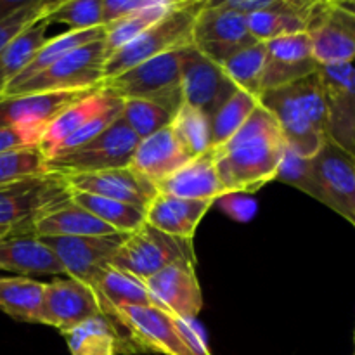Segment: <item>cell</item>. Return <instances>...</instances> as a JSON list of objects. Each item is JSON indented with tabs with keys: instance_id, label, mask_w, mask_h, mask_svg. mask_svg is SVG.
Wrapping results in <instances>:
<instances>
[{
	"instance_id": "d6a6232c",
	"label": "cell",
	"mask_w": 355,
	"mask_h": 355,
	"mask_svg": "<svg viewBox=\"0 0 355 355\" xmlns=\"http://www.w3.org/2000/svg\"><path fill=\"white\" fill-rule=\"evenodd\" d=\"M49 26L51 24H49L44 10V14L38 19H35L28 28H24L19 35H16L6 45V49L0 52V71L6 76L7 83L16 78L30 64L31 59L37 55V52L44 47L45 42H47L45 31H47Z\"/></svg>"
},
{
	"instance_id": "8992f818",
	"label": "cell",
	"mask_w": 355,
	"mask_h": 355,
	"mask_svg": "<svg viewBox=\"0 0 355 355\" xmlns=\"http://www.w3.org/2000/svg\"><path fill=\"white\" fill-rule=\"evenodd\" d=\"M106 42L97 40L75 49L49 66L38 75L19 85L7 87L3 96L40 92H66V90L99 89L104 83L106 66Z\"/></svg>"
},
{
	"instance_id": "4fadbf2b",
	"label": "cell",
	"mask_w": 355,
	"mask_h": 355,
	"mask_svg": "<svg viewBox=\"0 0 355 355\" xmlns=\"http://www.w3.org/2000/svg\"><path fill=\"white\" fill-rule=\"evenodd\" d=\"M328 141L355 158V64H329L319 68Z\"/></svg>"
},
{
	"instance_id": "30bf717a",
	"label": "cell",
	"mask_w": 355,
	"mask_h": 355,
	"mask_svg": "<svg viewBox=\"0 0 355 355\" xmlns=\"http://www.w3.org/2000/svg\"><path fill=\"white\" fill-rule=\"evenodd\" d=\"M257 44L248 26V17L234 10H225L207 0L193 28V47L217 64Z\"/></svg>"
},
{
	"instance_id": "bcb514c9",
	"label": "cell",
	"mask_w": 355,
	"mask_h": 355,
	"mask_svg": "<svg viewBox=\"0 0 355 355\" xmlns=\"http://www.w3.org/2000/svg\"><path fill=\"white\" fill-rule=\"evenodd\" d=\"M222 210L227 211L231 217L238 218V220L246 222L253 217L255 214V203L245 194H227V196L220 198Z\"/></svg>"
},
{
	"instance_id": "cb8c5ba5",
	"label": "cell",
	"mask_w": 355,
	"mask_h": 355,
	"mask_svg": "<svg viewBox=\"0 0 355 355\" xmlns=\"http://www.w3.org/2000/svg\"><path fill=\"white\" fill-rule=\"evenodd\" d=\"M189 156L177 141L172 127L141 139L132 156V168L151 182L158 184L189 162Z\"/></svg>"
},
{
	"instance_id": "681fc988",
	"label": "cell",
	"mask_w": 355,
	"mask_h": 355,
	"mask_svg": "<svg viewBox=\"0 0 355 355\" xmlns=\"http://www.w3.org/2000/svg\"><path fill=\"white\" fill-rule=\"evenodd\" d=\"M10 236H16V234H14V232L10 231V229H3V227H0V241H3V239L10 238Z\"/></svg>"
},
{
	"instance_id": "ba28073f",
	"label": "cell",
	"mask_w": 355,
	"mask_h": 355,
	"mask_svg": "<svg viewBox=\"0 0 355 355\" xmlns=\"http://www.w3.org/2000/svg\"><path fill=\"white\" fill-rule=\"evenodd\" d=\"M139 141L141 139L120 118L107 130H104L87 144L73 151L47 158L45 166H47V172L62 177L123 168V166H130Z\"/></svg>"
},
{
	"instance_id": "44dd1931",
	"label": "cell",
	"mask_w": 355,
	"mask_h": 355,
	"mask_svg": "<svg viewBox=\"0 0 355 355\" xmlns=\"http://www.w3.org/2000/svg\"><path fill=\"white\" fill-rule=\"evenodd\" d=\"M159 193L196 201H218L227 196L215 166L214 148L189 159L177 172L156 184Z\"/></svg>"
},
{
	"instance_id": "f546056e",
	"label": "cell",
	"mask_w": 355,
	"mask_h": 355,
	"mask_svg": "<svg viewBox=\"0 0 355 355\" xmlns=\"http://www.w3.org/2000/svg\"><path fill=\"white\" fill-rule=\"evenodd\" d=\"M107 92L101 87L96 94L89 97H83L78 103L66 107L61 114L54 118L45 128L44 139L40 142V151L44 153L45 158H51L55 151L62 146V142L75 134L92 114H96L106 103Z\"/></svg>"
},
{
	"instance_id": "74e56055",
	"label": "cell",
	"mask_w": 355,
	"mask_h": 355,
	"mask_svg": "<svg viewBox=\"0 0 355 355\" xmlns=\"http://www.w3.org/2000/svg\"><path fill=\"white\" fill-rule=\"evenodd\" d=\"M45 17L49 24H66L68 31L103 26L101 0H49Z\"/></svg>"
},
{
	"instance_id": "8fae6325",
	"label": "cell",
	"mask_w": 355,
	"mask_h": 355,
	"mask_svg": "<svg viewBox=\"0 0 355 355\" xmlns=\"http://www.w3.org/2000/svg\"><path fill=\"white\" fill-rule=\"evenodd\" d=\"M315 196L319 203L355 227V158L326 141L311 158Z\"/></svg>"
},
{
	"instance_id": "d4e9b609",
	"label": "cell",
	"mask_w": 355,
	"mask_h": 355,
	"mask_svg": "<svg viewBox=\"0 0 355 355\" xmlns=\"http://www.w3.org/2000/svg\"><path fill=\"white\" fill-rule=\"evenodd\" d=\"M211 207V201L184 200L158 193V196L146 208V222L165 234L193 239L198 225Z\"/></svg>"
},
{
	"instance_id": "7dc6e473",
	"label": "cell",
	"mask_w": 355,
	"mask_h": 355,
	"mask_svg": "<svg viewBox=\"0 0 355 355\" xmlns=\"http://www.w3.org/2000/svg\"><path fill=\"white\" fill-rule=\"evenodd\" d=\"M24 2H26V0H21V2H9V0H0V21H2L3 17L9 16V14L16 12L19 7L24 6Z\"/></svg>"
},
{
	"instance_id": "816d5d0a",
	"label": "cell",
	"mask_w": 355,
	"mask_h": 355,
	"mask_svg": "<svg viewBox=\"0 0 355 355\" xmlns=\"http://www.w3.org/2000/svg\"><path fill=\"white\" fill-rule=\"evenodd\" d=\"M354 340H355V336H354Z\"/></svg>"
},
{
	"instance_id": "b9f144b4",
	"label": "cell",
	"mask_w": 355,
	"mask_h": 355,
	"mask_svg": "<svg viewBox=\"0 0 355 355\" xmlns=\"http://www.w3.org/2000/svg\"><path fill=\"white\" fill-rule=\"evenodd\" d=\"M47 2L49 0H26L24 6L19 7L16 12L9 14L0 21V52L16 35H19L24 28L30 26L35 19L44 14Z\"/></svg>"
},
{
	"instance_id": "d590c367",
	"label": "cell",
	"mask_w": 355,
	"mask_h": 355,
	"mask_svg": "<svg viewBox=\"0 0 355 355\" xmlns=\"http://www.w3.org/2000/svg\"><path fill=\"white\" fill-rule=\"evenodd\" d=\"M173 134L191 159L211 149V121L205 113L189 104H182L173 116Z\"/></svg>"
},
{
	"instance_id": "f907efd6",
	"label": "cell",
	"mask_w": 355,
	"mask_h": 355,
	"mask_svg": "<svg viewBox=\"0 0 355 355\" xmlns=\"http://www.w3.org/2000/svg\"><path fill=\"white\" fill-rule=\"evenodd\" d=\"M6 87H7V80H6V76H3V73L0 71V97L3 96V90H6Z\"/></svg>"
},
{
	"instance_id": "4316f807",
	"label": "cell",
	"mask_w": 355,
	"mask_h": 355,
	"mask_svg": "<svg viewBox=\"0 0 355 355\" xmlns=\"http://www.w3.org/2000/svg\"><path fill=\"white\" fill-rule=\"evenodd\" d=\"M90 288L96 293L103 314L121 307H149L156 305L144 281L110 263L104 267Z\"/></svg>"
},
{
	"instance_id": "ac0fdd59",
	"label": "cell",
	"mask_w": 355,
	"mask_h": 355,
	"mask_svg": "<svg viewBox=\"0 0 355 355\" xmlns=\"http://www.w3.org/2000/svg\"><path fill=\"white\" fill-rule=\"evenodd\" d=\"M99 314H103L99 300L87 284L71 277L45 283L44 324L66 333Z\"/></svg>"
},
{
	"instance_id": "f35d334b",
	"label": "cell",
	"mask_w": 355,
	"mask_h": 355,
	"mask_svg": "<svg viewBox=\"0 0 355 355\" xmlns=\"http://www.w3.org/2000/svg\"><path fill=\"white\" fill-rule=\"evenodd\" d=\"M121 120L139 139H146L163 128L170 127L173 114L165 107L142 99H123Z\"/></svg>"
},
{
	"instance_id": "60d3db41",
	"label": "cell",
	"mask_w": 355,
	"mask_h": 355,
	"mask_svg": "<svg viewBox=\"0 0 355 355\" xmlns=\"http://www.w3.org/2000/svg\"><path fill=\"white\" fill-rule=\"evenodd\" d=\"M276 180L288 184V186L295 187V189L302 191L307 196H315V184L314 177H312V165L311 158L300 156L286 146L283 159H281L279 170H277Z\"/></svg>"
},
{
	"instance_id": "f1b7e54d",
	"label": "cell",
	"mask_w": 355,
	"mask_h": 355,
	"mask_svg": "<svg viewBox=\"0 0 355 355\" xmlns=\"http://www.w3.org/2000/svg\"><path fill=\"white\" fill-rule=\"evenodd\" d=\"M44 288L30 277H0V311L14 321L44 324Z\"/></svg>"
},
{
	"instance_id": "7402d4cb",
	"label": "cell",
	"mask_w": 355,
	"mask_h": 355,
	"mask_svg": "<svg viewBox=\"0 0 355 355\" xmlns=\"http://www.w3.org/2000/svg\"><path fill=\"white\" fill-rule=\"evenodd\" d=\"M61 335L64 336L71 355L139 354L127 331L104 314L96 315Z\"/></svg>"
},
{
	"instance_id": "6da1fadb",
	"label": "cell",
	"mask_w": 355,
	"mask_h": 355,
	"mask_svg": "<svg viewBox=\"0 0 355 355\" xmlns=\"http://www.w3.org/2000/svg\"><path fill=\"white\" fill-rule=\"evenodd\" d=\"M286 151L281 128L263 106L222 146L214 148L218 179L227 194H252L276 180Z\"/></svg>"
},
{
	"instance_id": "e0dca14e",
	"label": "cell",
	"mask_w": 355,
	"mask_h": 355,
	"mask_svg": "<svg viewBox=\"0 0 355 355\" xmlns=\"http://www.w3.org/2000/svg\"><path fill=\"white\" fill-rule=\"evenodd\" d=\"M68 186L75 193H89L107 200L132 205L135 208H146L158 196V187L155 182L139 173L132 166L123 168L104 170L96 173H82V175L64 177Z\"/></svg>"
},
{
	"instance_id": "f5cc1de1",
	"label": "cell",
	"mask_w": 355,
	"mask_h": 355,
	"mask_svg": "<svg viewBox=\"0 0 355 355\" xmlns=\"http://www.w3.org/2000/svg\"><path fill=\"white\" fill-rule=\"evenodd\" d=\"M354 355H355V354H354Z\"/></svg>"
},
{
	"instance_id": "5bb4252c",
	"label": "cell",
	"mask_w": 355,
	"mask_h": 355,
	"mask_svg": "<svg viewBox=\"0 0 355 355\" xmlns=\"http://www.w3.org/2000/svg\"><path fill=\"white\" fill-rule=\"evenodd\" d=\"M130 234V232H128ZM127 234L114 232L110 236H83V238H38L52 250L61 262L66 277L90 284L97 274L110 266L114 253L123 245Z\"/></svg>"
},
{
	"instance_id": "9c48e42d",
	"label": "cell",
	"mask_w": 355,
	"mask_h": 355,
	"mask_svg": "<svg viewBox=\"0 0 355 355\" xmlns=\"http://www.w3.org/2000/svg\"><path fill=\"white\" fill-rule=\"evenodd\" d=\"M305 33L321 66L354 64L355 14L338 0H314Z\"/></svg>"
},
{
	"instance_id": "f6af8a7d",
	"label": "cell",
	"mask_w": 355,
	"mask_h": 355,
	"mask_svg": "<svg viewBox=\"0 0 355 355\" xmlns=\"http://www.w3.org/2000/svg\"><path fill=\"white\" fill-rule=\"evenodd\" d=\"M151 0H101L103 10V26L114 23V21L127 17L128 14L149 6Z\"/></svg>"
},
{
	"instance_id": "8d00e7d4",
	"label": "cell",
	"mask_w": 355,
	"mask_h": 355,
	"mask_svg": "<svg viewBox=\"0 0 355 355\" xmlns=\"http://www.w3.org/2000/svg\"><path fill=\"white\" fill-rule=\"evenodd\" d=\"M259 104V97L245 90H236L211 116V146L217 148L227 142L246 123Z\"/></svg>"
},
{
	"instance_id": "d6986e66",
	"label": "cell",
	"mask_w": 355,
	"mask_h": 355,
	"mask_svg": "<svg viewBox=\"0 0 355 355\" xmlns=\"http://www.w3.org/2000/svg\"><path fill=\"white\" fill-rule=\"evenodd\" d=\"M266 68H263L262 92L290 85L319 71L311 38L307 33L288 35L267 42Z\"/></svg>"
},
{
	"instance_id": "ee69618b",
	"label": "cell",
	"mask_w": 355,
	"mask_h": 355,
	"mask_svg": "<svg viewBox=\"0 0 355 355\" xmlns=\"http://www.w3.org/2000/svg\"><path fill=\"white\" fill-rule=\"evenodd\" d=\"M177 328H179L180 336H182L184 343H186L187 350L191 355H211L208 343L205 340L203 331L200 326L196 324V319H179L175 318Z\"/></svg>"
},
{
	"instance_id": "836d02e7",
	"label": "cell",
	"mask_w": 355,
	"mask_h": 355,
	"mask_svg": "<svg viewBox=\"0 0 355 355\" xmlns=\"http://www.w3.org/2000/svg\"><path fill=\"white\" fill-rule=\"evenodd\" d=\"M71 200L78 207L92 214L104 224L111 225L118 232H134L146 222V211L141 208H135L132 205L120 203V201L107 200V198L97 196L89 193H75L73 191Z\"/></svg>"
},
{
	"instance_id": "5b68a950",
	"label": "cell",
	"mask_w": 355,
	"mask_h": 355,
	"mask_svg": "<svg viewBox=\"0 0 355 355\" xmlns=\"http://www.w3.org/2000/svg\"><path fill=\"white\" fill-rule=\"evenodd\" d=\"M186 49L153 58L114 78L104 80L103 89L121 99H142L155 103L175 116L184 104L182 62Z\"/></svg>"
},
{
	"instance_id": "9a60e30c",
	"label": "cell",
	"mask_w": 355,
	"mask_h": 355,
	"mask_svg": "<svg viewBox=\"0 0 355 355\" xmlns=\"http://www.w3.org/2000/svg\"><path fill=\"white\" fill-rule=\"evenodd\" d=\"M239 90L220 64L205 58L191 45L182 62L184 104L196 107L211 120L218 107Z\"/></svg>"
},
{
	"instance_id": "83f0119b",
	"label": "cell",
	"mask_w": 355,
	"mask_h": 355,
	"mask_svg": "<svg viewBox=\"0 0 355 355\" xmlns=\"http://www.w3.org/2000/svg\"><path fill=\"white\" fill-rule=\"evenodd\" d=\"M114 232L118 231L83 210L73 200L42 217L31 227V236L37 238H83V236H110Z\"/></svg>"
},
{
	"instance_id": "603a6c76",
	"label": "cell",
	"mask_w": 355,
	"mask_h": 355,
	"mask_svg": "<svg viewBox=\"0 0 355 355\" xmlns=\"http://www.w3.org/2000/svg\"><path fill=\"white\" fill-rule=\"evenodd\" d=\"M0 270L31 276H64L61 262L37 236H10L0 241Z\"/></svg>"
},
{
	"instance_id": "ab89813d",
	"label": "cell",
	"mask_w": 355,
	"mask_h": 355,
	"mask_svg": "<svg viewBox=\"0 0 355 355\" xmlns=\"http://www.w3.org/2000/svg\"><path fill=\"white\" fill-rule=\"evenodd\" d=\"M47 158L40 148L23 149V151L0 155V187L24 177L40 175L47 172Z\"/></svg>"
},
{
	"instance_id": "7a4b0ae2",
	"label": "cell",
	"mask_w": 355,
	"mask_h": 355,
	"mask_svg": "<svg viewBox=\"0 0 355 355\" xmlns=\"http://www.w3.org/2000/svg\"><path fill=\"white\" fill-rule=\"evenodd\" d=\"M259 101L277 121L288 148L300 156L312 158L328 141V114L319 71L290 85L266 90Z\"/></svg>"
},
{
	"instance_id": "4dcf8cb0",
	"label": "cell",
	"mask_w": 355,
	"mask_h": 355,
	"mask_svg": "<svg viewBox=\"0 0 355 355\" xmlns=\"http://www.w3.org/2000/svg\"><path fill=\"white\" fill-rule=\"evenodd\" d=\"M104 37H106V30H104V26H99L83 31H64V33L58 35V37L47 38L45 45L37 52V55L31 59L30 64H28L16 78L10 80V82L7 83V87H14L26 82L28 78L38 75V73L47 69L51 64H54L58 59H61L62 55H66L68 52L75 51V49L78 47H83V45L87 44H92V42L104 40Z\"/></svg>"
},
{
	"instance_id": "484cf974",
	"label": "cell",
	"mask_w": 355,
	"mask_h": 355,
	"mask_svg": "<svg viewBox=\"0 0 355 355\" xmlns=\"http://www.w3.org/2000/svg\"><path fill=\"white\" fill-rule=\"evenodd\" d=\"M314 0H274L262 12L248 16V26L257 42H270L288 35L305 33Z\"/></svg>"
},
{
	"instance_id": "ffe728a7",
	"label": "cell",
	"mask_w": 355,
	"mask_h": 355,
	"mask_svg": "<svg viewBox=\"0 0 355 355\" xmlns=\"http://www.w3.org/2000/svg\"><path fill=\"white\" fill-rule=\"evenodd\" d=\"M99 89L2 96L0 97V127L49 125L66 107L78 103L83 97L92 96Z\"/></svg>"
},
{
	"instance_id": "2e32d148",
	"label": "cell",
	"mask_w": 355,
	"mask_h": 355,
	"mask_svg": "<svg viewBox=\"0 0 355 355\" xmlns=\"http://www.w3.org/2000/svg\"><path fill=\"white\" fill-rule=\"evenodd\" d=\"M196 263L180 260L144 281L156 307L179 319H196L203 309V293Z\"/></svg>"
},
{
	"instance_id": "1f68e13d",
	"label": "cell",
	"mask_w": 355,
	"mask_h": 355,
	"mask_svg": "<svg viewBox=\"0 0 355 355\" xmlns=\"http://www.w3.org/2000/svg\"><path fill=\"white\" fill-rule=\"evenodd\" d=\"M179 2L180 0H151V3L146 6L144 9L135 10V12L128 14L127 17H121V19L104 26V30H106L104 42H106L107 55H111L114 51L123 47L125 44L137 38L141 33H144L148 28L158 23L162 17H165L173 7H177Z\"/></svg>"
},
{
	"instance_id": "277c9868",
	"label": "cell",
	"mask_w": 355,
	"mask_h": 355,
	"mask_svg": "<svg viewBox=\"0 0 355 355\" xmlns=\"http://www.w3.org/2000/svg\"><path fill=\"white\" fill-rule=\"evenodd\" d=\"M73 196L66 179L45 172L0 187V227L16 236L31 234L35 222L68 203Z\"/></svg>"
},
{
	"instance_id": "7c38bea8",
	"label": "cell",
	"mask_w": 355,
	"mask_h": 355,
	"mask_svg": "<svg viewBox=\"0 0 355 355\" xmlns=\"http://www.w3.org/2000/svg\"><path fill=\"white\" fill-rule=\"evenodd\" d=\"M104 315L127 331L139 354L191 355L177 328L175 318L156 305L121 307Z\"/></svg>"
},
{
	"instance_id": "3957f363",
	"label": "cell",
	"mask_w": 355,
	"mask_h": 355,
	"mask_svg": "<svg viewBox=\"0 0 355 355\" xmlns=\"http://www.w3.org/2000/svg\"><path fill=\"white\" fill-rule=\"evenodd\" d=\"M205 6L207 0H180L158 23L107 55L104 80L114 78L153 58L189 47L193 44L194 21Z\"/></svg>"
},
{
	"instance_id": "7bdbcfd3",
	"label": "cell",
	"mask_w": 355,
	"mask_h": 355,
	"mask_svg": "<svg viewBox=\"0 0 355 355\" xmlns=\"http://www.w3.org/2000/svg\"><path fill=\"white\" fill-rule=\"evenodd\" d=\"M47 125H12L0 127V155L40 148Z\"/></svg>"
},
{
	"instance_id": "e575fe53",
	"label": "cell",
	"mask_w": 355,
	"mask_h": 355,
	"mask_svg": "<svg viewBox=\"0 0 355 355\" xmlns=\"http://www.w3.org/2000/svg\"><path fill=\"white\" fill-rule=\"evenodd\" d=\"M266 42H257V44L243 49L241 52L227 59L222 64V68L239 90H245V92L260 99V96H262L263 68H266Z\"/></svg>"
},
{
	"instance_id": "c3c4849f",
	"label": "cell",
	"mask_w": 355,
	"mask_h": 355,
	"mask_svg": "<svg viewBox=\"0 0 355 355\" xmlns=\"http://www.w3.org/2000/svg\"><path fill=\"white\" fill-rule=\"evenodd\" d=\"M338 2L342 3V6L345 7V9H349L350 12L355 14V0H338Z\"/></svg>"
},
{
	"instance_id": "52a82bcc",
	"label": "cell",
	"mask_w": 355,
	"mask_h": 355,
	"mask_svg": "<svg viewBox=\"0 0 355 355\" xmlns=\"http://www.w3.org/2000/svg\"><path fill=\"white\" fill-rule=\"evenodd\" d=\"M180 260L196 263L193 239L165 234L144 222L141 227L127 234L123 245L114 253L111 266L141 281H148L159 270Z\"/></svg>"
}]
</instances>
